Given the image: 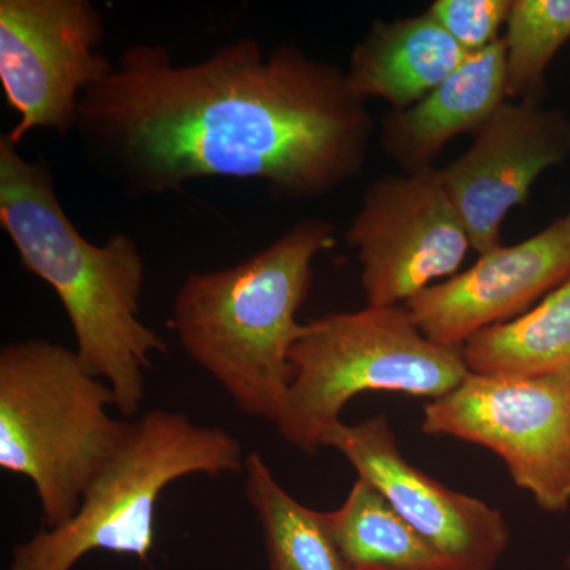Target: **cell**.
<instances>
[{"label":"cell","instance_id":"11","mask_svg":"<svg viewBox=\"0 0 570 570\" xmlns=\"http://www.w3.org/2000/svg\"><path fill=\"white\" fill-rule=\"evenodd\" d=\"M472 135L468 151L441 175L472 249L483 254L501 245L505 217L527 204L539 176L570 159V116L542 102L505 100Z\"/></svg>","mask_w":570,"mask_h":570},{"label":"cell","instance_id":"17","mask_svg":"<svg viewBox=\"0 0 570 570\" xmlns=\"http://www.w3.org/2000/svg\"><path fill=\"white\" fill-rule=\"evenodd\" d=\"M245 490L265 534L272 570H351L341 557L324 512L296 501L257 452L245 461Z\"/></svg>","mask_w":570,"mask_h":570},{"label":"cell","instance_id":"3","mask_svg":"<svg viewBox=\"0 0 570 570\" xmlns=\"http://www.w3.org/2000/svg\"><path fill=\"white\" fill-rule=\"evenodd\" d=\"M335 243L326 220L305 219L230 268L193 273L174 303V326L187 356L249 417L276 422L291 387L296 321L318 254Z\"/></svg>","mask_w":570,"mask_h":570},{"label":"cell","instance_id":"13","mask_svg":"<svg viewBox=\"0 0 570 570\" xmlns=\"http://www.w3.org/2000/svg\"><path fill=\"white\" fill-rule=\"evenodd\" d=\"M508 100L504 40L469 55L455 73L406 110L382 118L381 142L403 171L433 168L453 138L478 132Z\"/></svg>","mask_w":570,"mask_h":570},{"label":"cell","instance_id":"15","mask_svg":"<svg viewBox=\"0 0 570 570\" xmlns=\"http://www.w3.org/2000/svg\"><path fill=\"white\" fill-rule=\"evenodd\" d=\"M461 356L479 376L570 381V276L538 306L472 337Z\"/></svg>","mask_w":570,"mask_h":570},{"label":"cell","instance_id":"14","mask_svg":"<svg viewBox=\"0 0 570 570\" xmlns=\"http://www.w3.org/2000/svg\"><path fill=\"white\" fill-rule=\"evenodd\" d=\"M468 58L426 10L395 21H374L352 51L346 77L363 102L381 99L400 111L434 91Z\"/></svg>","mask_w":570,"mask_h":570},{"label":"cell","instance_id":"12","mask_svg":"<svg viewBox=\"0 0 570 570\" xmlns=\"http://www.w3.org/2000/svg\"><path fill=\"white\" fill-rule=\"evenodd\" d=\"M463 273L406 303L428 340L459 351L483 330L521 316L570 276V213L512 246L479 254Z\"/></svg>","mask_w":570,"mask_h":570},{"label":"cell","instance_id":"16","mask_svg":"<svg viewBox=\"0 0 570 570\" xmlns=\"http://www.w3.org/2000/svg\"><path fill=\"white\" fill-rule=\"evenodd\" d=\"M324 515L351 570H450L366 480L358 478L343 505Z\"/></svg>","mask_w":570,"mask_h":570},{"label":"cell","instance_id":"4","mask_svg":"<svg viewBox=\"0 0 570 570\" xmlns=\"http://www.w3.org/2000/svg\"><path fill=\"white\" fill-rule=\"evenodd\" d=\"M77 351L31 337L0 351V468L32 483L45 530L69 521L129 433Z\"/></svg>","mask_w":570,"mask_h":570},{"label":"cell","instance_id":"9","mask_svg":"<svg viewBox=\"0 0 570 570\" xmlns=\"http://www.w3.org/2000/svg\"><path fill=\"white\" fill-rule=\"evenodd\" d=\"M362 265L367 306H404L459 273L472 249L441 170L403 171L366 187L346 232Z\"/></svg>","mask_w":570,"mask_h":570},{"label":"cell","instance_id":"20","mask_svg":"<svg viewBox=\"0 0 570 570\" xmlns=\"http://www.w3.org/2000/svg\"><path fill=\"white\" fill-rule=\"evenodd\" d=\"M568 570H570V558L568 560Z\"/></svg>","mask_w":570,"mask_h":570},{"label":"cell","instance_id":"5","mask_svg":"<svg viewBox=\"0 0 570 570\" xmlns=\"http://www.w3.org/2000/svg\"><path fill=\"white\" fill-rule=\"evenodd\" d=\"M245 461L238 439L223 428L200 425L183 412L153 409L130 423L77 513L14 547L10 570H71L99 550L146 561L165 489L189 475L239 474Z\"/></svg>","mask_w":570,"mask_h":570},{"label":"cell","instance_id":"10","mask_svg":"<svg viewBox=\"0 0 570 570\" xmlns=\"http://www.w3.org/2000/svg\"><path fill=\"white\" fill-rule=\"evenodd\" d=\"M321 448L343 453L358 478L387 499L450 570H497L509 546L502 513L409 463L387 419L381 415L356 425L337 422L325 431Z\"/></svg>","mask_w":570,"mask_h":570},{"label":"cell","instance_id":"2","mask_svg":"<svg viewBox=\"0 0 570 570\" xmlns=\"http://www.w3.org/2000/svg\"><path fill=\"white\" fill-rule=\"evenodd\" d=\"M0 225L22 268L58 295L82 365L110 385L124 417H132L153 356L167 352L164 337L140 318L145 261L137 242L115 234L102 246L89 243L63 212L48 165L24 159L3 134Z\"/></svg>","mask_w":570,"mask_h":570},{"label":"cell","instance_id":"19","mask_svg":"<svg viewBox=\"0 0 570 570\" xmlns=\"http://www.w3.org/2000/svg\"><path fill=\"white\" fill-rule=\"evenodd\" d=\"M513 0H436L430 11L468 55L491 47L501 39Z\"/></svg>","mask_w":570,"mask_h":570},{"label":"cell","instance_id":"18","mask_svg":"<svg viewBox=\"0 0 570 570\" xmlns=\"http://www.w3.org/2000/svg\"><path fill=\"white\" fill-rule=\"evenodd\" d=\"M505 26L508 100L542 102L547 70L570 41V0H513Z\"/></svg>","mask_w":570,"mask_h":570},{"label":"cell","instance_id":"6","mask_svg":"<svg viewBox=\"0 0 570 570\" xmlns=\"http://www.w3.org/2000/svg\"><path fill=\"white\" fill-rule=\"evenodd\" d=\"M291 362L294 376L275 423L285 441L307 453L321 449L325 431L360 393L438 400L469 376L461 352L428 340L406 306L366 305L307 322Z\"/></svg>","mask_w":570,"mask_h":570},{"label":"cell","instance_id":"7","mask_svg":"<svg viewBox=\"0 0 570 570\" xmlns=\"http://www.w3.org/2000/svg\"><path fill=\"white\" fill-rule=\"evenodd\" d=\"M423 431L493 450L547 512L570 505V381L471 374L426 404Z\"/></svg>","mask_w":570,"mask_h":570},{"label":"cell","instance_id":"1","mask_svg":"<svg viewBox=\"0 0 570 570\" xmlns=\"http://www.w3.org/2000/svg\"><path fill=\"white\" fill-rule=\"evenodd\" d=\"M77 127L134 197L204 178L257 179L291 200L325 197L362 174L373 135L346 70L254 39L186 66L163 45H130L82 94Z\"/></svg>","mask_w":570,"mask_h":570},{"label":"cell","instance_id":"8","mask_svg":"<svg viewBox=\"0 0 570 570\" xmlns=\"http://www.w3.org/2000/svg\"><path fill=\"white\" fill-rule=\"evenodd\" d=\"M104 32L88 0H0V85L18 116L10 142L77 127L82 94L115 67L99 51Z\"/></svg>","mask_w":570,"mask_h":570}]
</instances>
